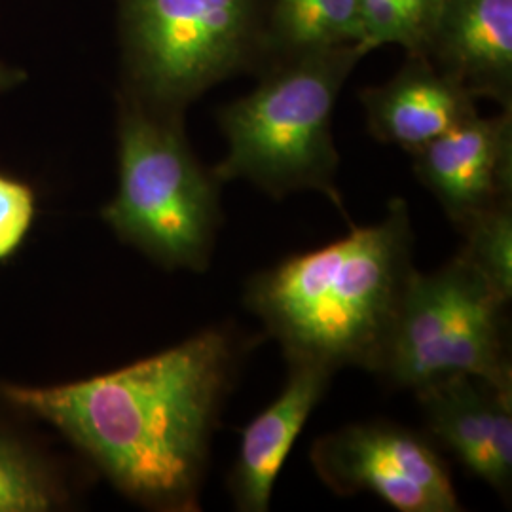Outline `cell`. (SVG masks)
<instances>
[{"mask_svg": "<svg viewBox=\"0 0 512 512\" xmlns=\"http://www.w3.org/2000/svg\"><path fill=\"white\" fill-rule=\"evenodd\" d=\"M427 437L471 475L511 494L512 389L458 374L414 391Z\"/></svg>", "mask_w": 512, "mask_h": 512, "instance_id": "9", "label": "cell"}, {"mask_svg": "<svg viewBox=\"0 0 512 512\" xmlns=\"http://www.w3.org/2000/svg\"><path fill=\"white\" fill-rule=\"evenodd\" d=\"M120 92L184 118L220 82L270 65L272 0H114Z\"/></svg>", "mask_w": 512, "mask_h": 512, "instance_id": "4", "label": "cell"}, {"mask_svg": "<svg viewBox=\"0 0 512 512\" xmlns=\"http://www.w3.org/2000/svg\"><path fill=\"white\" fill-rule=\"evenodd\" d=\"M245 351L232 327H209L88 380L0 384V399L54 427L137 505L200 511L211 439Z\"/></svg>", "mask_w": 512, "mask_h": 512, "instance_id": "1", "label": "cell"}, {"mask_svg": "<svg viewBox=\"0 0 512 512\" xmlns=\"http://www.w3.org/2000/svg\"><path fill=\"white\" fill-rule=\"evenodd\" d=\"M359 101L370 135L408 154L478 114L475 97L425 55H406L387 82L361 88Z\"/></svg>", "mask_w": 512, "mask_h": 512, "instance_id": "10", "label": "cell"}, {"mask_svg": "<svg viewBox=\"0 0 512 512\" xmlns=\"http://www.w3.org/2000/svg\"><path fill=\"white\" fill-rule=\"evenodd\" d=\"M363 57L357 44H348L293 55L258 74L253 92L217 112L226 154L211 169L220 183L247 181L277 202L317 192L351 224L336 181L332 114Z\"/></svg>", "mask_w": 512, "mask_h": 512, "instance_id": "3", "label": "cell"}, {"mask_svg": "<svg viewBox=\"0 0 512 512\" xmlns=\"http://www.w3.org/2000/svg\"><path fill=\"white\" fill-rule=\"evenodd\" d=\"M118 190L101 217L110 230L165 270L202 274L222 224L220 188L188 143L184 118L118 95Z\"/></svg>", "mask_w": 512, "mask_h": 512, "instance_id": "5", "label": "cell"}, {"mask_svg": "<svg viewBox=\"0 0 512 512\" xmlns=\"http://www.w3.org/2000/svg\"><path fill=\"white\" fill-rule=\"evenodd\" d=\"M425 57L475 99L512 109V0H444Z\"/></svg>", "mask_w": 512, "mask_h": 512, "instance_id": "11", "label": "cell"}, {"mask_svg": "<svg viewBox=\"0 0 512 512\" xmlns=\"http://www.w3.org/2000/svg\"><path fill=\"white\" fill-rule=\"evenodd\" d=\"M310 459L334 494L368 492L401 512L463 509L435 442L393 421L336 429L313 442Z\"/></svg>", "mask_w": 512, "mask_h": 512, "instance_id": "7", "label": "cell"}, {"mask_svg": "<svg viewBox=\"0 0 512 512\" xmlns=\"http://www.w3.org/2000/svg\"><path fill=\"white\" fill-rule=\"evenodd\" d=\"M67 503L69 490L52 463L0 431V512H48Z\"/></svg>", "mask_w": 512, "mask_h": 512, "instance_id": "14", "label": "cell"}, {"mask_svg": "<svg viewBox=\"0 0 512 512\" xmlns=\"http://www.w3.org/2000/svg\"><path fill=\"white\" fill-rule=\"evenodd\" d=\"M37 215L33 188L0 173V262L18 253Z\"/></svg>", "mask_w": 512, "mask_h": 512, "instance_id": "16", "label": "cell"}, {"mask_svg": "<svg viewBox=\"0 0 512 512\" xmlns=\"http://www.w3.org/2000/svg\"><path fill=\"white\" fill-rule=\"evenodd\" d=\"M361 37L357 0H272L270 65L293 55L359 46Z\"/></svg>", "mask_w": 512, "mask_h": 512, "instance_id": "13", "label": "cell"}, {"mask_svg": "<svg viewBox=\"0 0 512 512\" xmlns=\"http://www.w3.org/2000/svg\"><path fill=\"white\" fill-rule=\"evenodd\" d=\"M27 80V73L19 67H14L0 59V95L12 92L14 88L21 86Z\"/></svg>", "mask_w": 512, "mask_h": 512, "instance_id": "18", "label": "cell"}, {"mask_svg": "<svg viewBox=\"0 0 512 512\" xmlns=\"http://www.w3.org/2000/svg\"><path fill=\"white\" fill-rule=\"evenodd\" d=\"M412 156L414 173L456 230L495 205L512 202V109L475 114Z\"/></svg>", "mask_w": 512, "mask_h": 512, "instance_id": "8", "label": "cell"}, {"mask_svg": "<svg viewBox=\"0 0 512 512\" xmlns=\"http://www.w3.org/2000/svg\"><path fill=\"white\" fill-rule=\"evenodd\" d=\"M414 272L410 209L393 198L376 224L253 275L243 302L289 363L376 374Z\"/></svg>", "mask_w": 512, "mask_h": 512, "instance_id": "2", "label": "cell"}, {"mask_svg": "<svg viewBox=\"0 0 512 512\" xmlns=\"http://www.w3.org/2000/svg\"><path fill=\"white\" fill-rule=\"evenodd\" d=\"M332 376L334 372L325 366L289 363V378L279 397L243 429L228 478L238 511L270 509L275 480L313 408L323 401Z\"/></svg>", "mask_w": 512, "mask_h": 512, "instance_id": "12", "label": "cell"}, {"mask_svg": "<svg viewBox=\"0 0 512 512\" xmlns=\"http://www.w3.org/2000/svg\"><path fill=\"white\" fill-rule=\"evenodd\" d=\"M459 234L465 256L497 293L512 296V202L495 205L469 220Z\"/></svg>", "mask_w": 512, "mask_h": 512, "instance_id": "15", "label": "cell"}, {"mask_svg": "<svg viewBox=\"0 0 512 512\" xmlns=\"http://www.w3.org/2000/svg\"><path fill=\"white\" fill-rule=\"evenodd\" d=\"M507 308L459 251L431 274L416 270L376 374L412 393L458 374L512 389Z\"/></svg>", "mask_w": 512, "mask_h": 512, "instance_id": "6", "label": "cell"}, {"mask_svg": "<svg viewBox=\"0 0 512 512\" xmlns=\"http://www.w3.org/2000/svg\"><path fill=\"white\" fill-rule=\"evenodd\" d=\"M404 19L410 48L406 55H427L444 0H395Z\"/></svg>", "mask_w": 512, "mask_h": 512, "instance_id": "17", "label": "cell"}]
</instances>
